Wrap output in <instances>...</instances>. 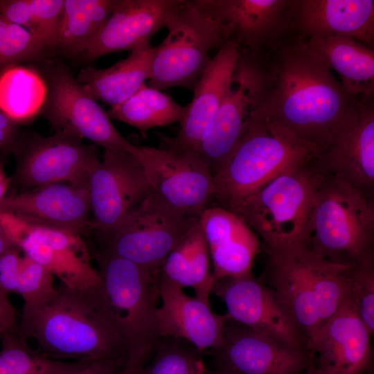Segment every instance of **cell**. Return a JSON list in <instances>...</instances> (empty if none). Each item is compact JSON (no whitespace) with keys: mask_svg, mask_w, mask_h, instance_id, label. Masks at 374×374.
<instances>
[{"mask_svg":"<svg viewBox=\"0 0 374 374\" xmlns=\"http://www.w3.org/2000/svg\"><path fill=\"white\" fill-rule=\"evenodd\" d=\"M252 54L260 83V103L253 119L277 122L319 155L353 97L307 39L290 28L273 44Z\"/></svg>","mask_w":374,"mask_h":374,"instance_id":"1","label":"cell"},{"mask_svg":"<svg viewBox=\"0 0 374 374\" xmlns=\"http://www.w3.org/2000/svg\"><path fill=\"white\" fill-rule=\"evenodd\" d=\"M20 326L22 338L48 358L124 362L122 341L102 312L95 289L78 291L60 284L46 301L23 306Z\"/></svg>","mask_w":374,"mask_h":374,"instance_id":"2","label":"cell"},{"mask_svg":"<svg viewBox=\"0 0 374 374\" xmlns=\"http://www.w3.org/2000/svg\"><path fill=\"white\" fill-rule=\"evenodd\" d=\"M265 251L261 280L309 343L349 299L355 267L304 245Z\"/></svg>","mask_w":374,"mask_h":374,"instance_id":"3","label":"cell"},{"mask_svg":"<svg viewBox=\"0 0 374 374\" xmlns=\"http://www.w3.org/2000/svg\"><path fill=\"white\" fill-rule=\"evenodd\" d=\"M305 246L331 262L353 267L374 264L373 195L326 174Z\"/></svg>","mask_w":374,"mask_h":374,"instance_id":"4","label":"cell"},{"mask_svg":"<svg viewBox=\"0 0 374 374\" xmlns=\"http://www.w3.org/2000/svg\"><path fill=\"white\" fill-rule=\"evenodd\" d=\"M325 175L315 157L285 170L229 209L248 224L265 250L305 246Z\"/></svg>","mask_w":374,"mask_h":374,"instance_id":"5","label":"cell"},{"mask_svg":"<svg viewBox=\"0 0 374 374\" xmlns=\"http://www.w3.org/2000/svg\"><path fill=\"white\" fill-rule=\"evenodd\" d=\"M317 156L312 147L277 122L253 119L213 174V198L229 208L285 170Z\"/></svg>","mask_w":374,"mask_h":374,"instance_id":"6","label":"cell"},{"mask_svg":"<svg viewBox=\"0 0 374 374\" xmlns=\"http://www.w3.org/2000/svg\"><path fill=\"white\" fill-rule=\"evenodd\" d=\"M96 258L101 281L95 296L122 341L124 361L147 362L160 339L154 297L158 274L106 252Z\"/></svg>","mask_w":374,"mask_h":374,"instance_id":"7","label":"cell"},{"mask_svg":"<svg viewBox=\"0 0 374 374\" xmlns=\"http://www.w3.org/2000/svg\"><path fill=\"white\" fill-rule=\"evenodd\" d=\"M168 35L154 48L148 86L174 87L193 92L211 58L210 51L223 44L217 23L194 0H183L169 17Z\"/></svg>","mask_w":374,"mask_h":374,"instance_id":"8","label":"cell"},{"mask_svg":"<svg viewBox=\"0 0 374 374\" xmlns=\"http://www.w3.org/2000/svg\"><path fill=\"white\" fill-rule=\"evenodd\" d=\"M12 153L17 166L11 181L22 191L55 183L88 188L90 173L100 160L97 145L62 130L48 136L24 131Z\"/></svg>","mask_w":374,"mask_h":374,"instance_id":"9","label":"cell"},{"mask_svg":"<svg viewBox=\"0 0 374 374\" xmlns=\"http://www.w3.org/2000/svg\"><path fill=\"white\" fill-rule=\"evenodd\" d=\"M199 217H188L153 191L129 211L104 252L158 274L166 256Z\"/></svg>","mask_w":374,"mask_h":374,"instance_id":"10","label":"cell"},{"mask_svg":"<svg viewBox=\"0 0 374 374\" xmlns=\"http://www.w3.org/2000/svg\"><path fill=\"white\" fill-rule=\"evenodd\" d=\"M42 75L48 84V96L42 113L55 130L69 131L105 150H123L137 157L139 146L121 135L107 112L66 66L61 63L48 64Z\"/></svg>","mask_w":374,"mask_h":374,"instance_id":"11","label":"cell"},{"mask_svg":"<svg viewBox=\"0 0 374 374\" xmlns=\"http://www.w3.org/2000/svg\"><path fill=\"white\" fill-rule=\"evenodd\" d=\"M0 223L24 254L49 269L61 284L74 290L98 287L100 276L81 235L28 223L0 211Z\"/></svg>","mask_w":374,"mask_h":374,"instance_id":"12","label":"cell"},{"mask_svg":"<svg viewBox=\"0 0 374 374\" xmlns=\"http://www.w3.org/2000/svg\"><path fill=\"white\" fill-rule=\"evenodd\" d=\"M88 190L91 229L105 237L152 192L139 159L116 150H105L102 160L90 173Z\"/></svg>","mask_w":374,"mask_h":374,"instance_id":"13","label":"cell"},{"mask_svg":"<svg viewBox=\"0 0 374 374\" xmlns=\"http://www.w3.org/2000/svg\"><path fill=\"white\" fill-rule=\"evenodd\" d=\"M139 159L152 191L188 217H199L213 197V175L191 152L139 146Z\"/></svg>","mask_w":374,"mask_h":374,"instance_id":"14","label":"cell"},{"mask_svg":"<svg viewBox=\"0 0 374 374\" xmlns=\"http://www.w3.org/2000/svg\"><path fill=\"white\" fill-rule=\"evenodd\" d=\"M374 96H355L326 148L316 157L322 170L373 195Z\"/></svg>","mask_w":374,"mask_h":374,"instance_id":"15","label":"cell"},{"mask_svg":"<svg viewBox=\"0 0 374 374\" xmlns=\"http://www.w3.org/2000/svg\"><path fill=\"white\" fill-rule=\"evenodd\" d=\"M260 97V77L255 57L251 53L240 51L225 98L207 136L195 152L206 163L212 175L248 129Z\"/></svg>","mask_w":374,"mask_h":374,"instance_id":"16","label":"cell"},{"mask_svg":"<svg viewBox=\"0 0 374 374\" xmlns=\"http://www.w3.org/2000/svg\"><path fill=\"white\" fill-rule=\"evenodd\" d=\"M217 23L223 43L257 53L289 29L290 0H194Z\"/></svg>","mask_w":374,"mask_h":374,"instance_id":"17","label":"cell"},{"mask_svg":"<svg viewBox=\"0 0 374 374\" xmlns=\"http://www.w3.org/2000/svg\"><path fill=\"white\" fill-rule=\"evenodd\" d=\"M212 292L224 303L229 318L286 344L308 349V341L261 279L252 274L218 279Z\"/></svg>","mask_w":374,"mask_h":374,"instance_id":"18","label":"cell"},{"mask_svg":"<svg viewBox=\"0 0 374 374\" xmlns=\"http://www.w3.org/2000/svg\"><path fill=\"white\" fill-rule=\"evenodd\" d=\"M371 336L349 298L309 341L310 366L317 374H371Z\"/></svg>","mask_w":374,"mask_h":374,"instance_id":"19","label":"cell"},{"mask_svg":"<svg viewBox=\"0 0 374 374\" xmlns=\"http://www.w3.org/2000/svg\"><path fill=\"white\" fill-rule=\"evenodd\" d=\"M239 57V49L234 43L222 44L197 80L179 132L173 137L157 133L161 148L179 152L197 151L225 98Z\"/></svg>","mask_w":374,"mask_h":374,"instance_id":"20","label":"cell"},{"mask_svg":"<svg viewBox=\"0 0 374 374\" xmlns=\"http://www.w3.org/2000/svg\"><path fill=\"white\" fill-rule=\"evenodd\" d=\"M213 352L240 374H302L311 364L308 349L286 344L231 319L222 346Z\"/></svg>","mask_w":374,"mask_h":374,"instance_id":"21","label":"cell"},{"mask_svg":"<svg viewBox=\"0 0 374 374\" xmlns=\"http://www.w3.org/2000/svg\"><path fill=\"white\" fill-rule=\"evenodd\" d=\"M161 305L157 308V329L161 338L187 341L199 353L218 350L223 344L224 331L230 319L227 314L214 312L209 299L190 296L183 290L157 276Z\"/></svg>","mask_w":374,"mask_h":374,"instance_id":"22","label":"cell"},{"mask_svg":"<svg viewBox=\"0 0 374 374\" xmlns=\"http://www.w3.org/2000/svg\"><path fill=\"white\" fill-rule=\"evenodd\" d=\"M0 211L28 223L71 231L81 235L91 229L87 187L55 183L6 195Z\"/></svg>","mask_w":374,"mask_h":374,"instance_id":"23","label":"cell"},{"mask_svg":"<svg viewBox=\"0 0 374 374\" xmlns=\"http://www.w3.org/2000/svg\"><path fill=\"white\" fill-rule=\"evenodd\" d=\"M288 21L306 38L344 35L374 49L373 0H290Z\"/></svg>","mask_w":374,"mask_h":374,"instance_id":"24","label":"cell"},{"mask_svg":"<svg viewBox=\"0 0 374 374\" xmlns=\"http://www.w3.org/2000/svg\"><path fill=\"white\" fill-rule=\"evenodd\" d=\"M183 0H117L107 23L82 55L87 61L150 46Z\"/></svg>","mask_w":374,"mask_h":374,"instance_id":"25","label":"cell"},{"mask_svg":"<svg viewBox=\"0 0 374 374\" xmlns=\"http://www.w3.org/2000/svg\"><path fill=\"white\" fill-rule=\"evenodd\" d=\"M215 280L251 274L260 241L248 224L231 210L206 208L199 217Z\"/></svg>","mask_w":374,"mask_h":374,"instance_id":"26","label":"cell"},{"mask_svg":"<svg viewBox=\"0 0 374 374\" xmlns=\"http://www.w3.org/2000/svg\"><path fill=\"white\" fill-rule=\"evenodd\" d=\"M153 51L150 46L132 50L125 59L104 69L88 66L79 71L75 79L94 100L114 107L149 80Z\"/></svg>","mask_w":374,"mask_h":374,"instance_id":"27","label":"cell"},{"mask_svg":"<svg viewBox=\"0 0 374 374\" xmlns=\"http://www.w3.org/2000/svg\"><path fill=\"white\" fill-rule=\"evenodd\" d=\"M306 39L337 72L349 96H374V49L344 35Z\"/></svg>","mask_w":374,"mask_h":374,"instance_id":"28","label":"cell"},{"mask_svg":"<svg viewBox=\"0 0 374 374\" xmlns=\"http://www.w3.org/2000/svg\"><path fill=\"white\" fill-rule=\"evenodd\" d=\"M206 238L199 220L181 237L166 256L158 274L195 296L209 299L215 278Z\"/></svg>","mask_w":374,"mask_h":374,"instance_id":"29","label":"cell"},{"mask_svg":"<svg viewBox=\"0 0 374 374\" xmlns=\"http://www.w3.org/2000/svg\"><path fill=\"white\" fill-rule=\"evenodd\" d=\"M117 0H64L55 48L64 55H82L103 29Z\"/></svg>","mask_w":374,"mask_h":374,"instance_id":"30","label":"cell"},{"mask_svg":"<svg viewBox=\"0 0 374 374\" xmlns=\"http://www.w3.org/2000/svg\"><path fill=\"white\" fill-rule=\"evenodd\" d=\"M48 87L37 70L15 65L0 73V112L20 125L42 113Z\"/></svg>","mask_w":374,"mask_h":374,"instance_id":"31","label":"cell"},{"mask_svg":"<svg viewBox=\"0 0 374 374\" xmlns=\"http://www.w3.org/2000/svg\"><path fill=\"white\" fill-rule=\"evenodd\" d=\"M188 105L176 103L171 96L144 84L121 103L111 107L110 118L137 128L145 138L148 130L180 123Z\"/></svg>","mask_w":374,"mask_h":374,"instance_id":"32","label":"cell"},{"mask_svg":"<svg viewBox=\"0 0 374 374\" xmlns=\"http://www.w3.org/2000/svg\"><path fill=\"white\" fill-rule=\"evenodd\" d=\"M0 374H60L80 362H65L48 358L33 350L13 330L0 335Z\"/></svg>","mask_w":374,"mask_h":374,"instance_id":"33","label":"cell"},{"mask_svg":"<svg viewBox=\"0 0 374 374\" xmlns=\"http://www.w3.org/2000/svg\"><path fill=\"white\" fill-rule=\"evenodd\" d=\"M181 340L161 338L150 362L140 374H197L204 363L196 349H188Z\"/></svg>","mask_w":374,"mask_h":374,"instance_id":"34","label":"cell"},{"mask_svg":"<svg viewBox=\"0 0 374 374\" xmlns=\"http://www.w3.org/2000/svg\"><path fill=\"white\" fill-rule=\"evenodd\" d=\"M44 53L30 32L0 15V73L25 62L40 60Z\"/></svg>","mask_w":374,"mask_h":374,"instance_id":"35","label":"cell"},{"mask_svg":"<svg viewBox=\"0 0 374 374\" xmlns=\"http://www.w3.org/2000/svg\"><path fill=\"white\" fill-rule=\"evenodd\" d=\"M54 277L49 269L24 254L15 293L25 306L40 304L55 293Z\"/></svg>","mask_w":374,"mask_h":374,"instance_id":"36","label":"cell"},{"mask_svg":"<svg viewBox=\"0 0 374 374\" xmlns=\"http://www.w3.org/2000/svg\"><path fill=\"white\" fill-rule=\"evenodd\" d=\"M35 27L34 38L46 52L55 48L64 0H29Z\"/></svg>","mask_w":374,"mask_h":374,"instance_id":"37","label":"cell"},{"mask_svg":"<svg viewBox=\"0 0 374 374\" xmlns=\"http://www.w3.org/2000/svg\"><path fill=\"white\" fill-rule=\"evenodd\" d=\"M350 299L370 333H374V264L355 267Z\"/></svg>","mask_w":374,"mask_h":374,"instance_id":"38","label":"cell"},{"mask_svg":"<svg viewBox=\"0 0 374 374\" xmlns=\"http://www.w3.org/2000/svg\"><path fill=\"white\" fill-rule=\"evenodd\" d=\"M15 247L0 256V289L6 293L15 292L23 256Z\"/></svg>","mask_w":374,"mask_h":374,"instance_id":"39","label":"cell"},{"mask_svg":"<svg viewBox=\"0 0 374 374\" xmlns=\"http://www.w3.org/2000/svg\"><path fill=\"white\" fill-rule=\"evenodd\" d=\"M0 15L34 35L33 12L29 0H0Z\"/></svg>","mask_w":374,"mask_h":374,"instance_id":"40","label":"cell"},{"mask_svg":"<svg viewBox=\"0 0 374 374\" xmlns=\"http://www.w3.org/2000/svg\"><path fill=\"white\" fill-rule=\"evenodd\" d=\"M19 134V125L0 112V152L3 154L12 153Z\"/></svg>","mask_w":374,"mask_h":374,"instance_id":"41","label":"cell"},{"mask_svg":"<svg viewBox=\"0 0 374 374\" xmlns=\"http://www.w3.org/2000/svg\"><path fill=\"white\" fill-rule=\"evenodd\" d=\"M122 366L121 363L109 361L80 362L60 374H115Z\"/></svg>","mask_w":374,"mask_h":374,"instance_id":"42","label":"cell"},{"mask_svg":"<svg viewBox=\"0 0 374 374\" xmlns=\"http://www.w3.org/2000/svg\"><path fill=\"white\" fill-rule=\"evenodd\" d=\"M15 324V311L8 294L0 289V335L13 330Z\"/></svg>","mask_w":374,"mask_h":374,"instance_id":"43","label":"cell"},{"mask_svg":"<svg viewBox=\"0 0 374 374\" xmlns=\"http://www.w3.org/2000/svg\"><path fill=\"white\" fill-rule=\"evenodd\" d=\"M145 364L139 360H125L115 374H140Z\"/></svg>","mask_w":374,"mask_h":374,"instance_id":"44","label":"cell"},{"mask_svg":"<svg viewBox=\"0 0 374 374\" xmlns=\"http://www.w3.org/2000/svg\"><path fill=\"white\" fill-rule=\"evenodd\" d=\"M15 247L17 246L13 243L0 223V256Z\"/></svg>","mask_w":374,"mask_h":374,"instance_id":"45","label":"cell"},{"mask_svg":"<svg viewBox=\"0 0 374 374\" xmlns=\"http://www.w3.org/2000/svg\"><path fill=\"white\" fill-rule=\"evenodd\" d=\"M213 374H240L220 358L215 357Z\"/></svg>","mask_w":374,"mask_h":374,"instance_id":"46","label":"cell"},{"mask_svg":"<svg viewBox=\"0 0 374 374\" xmlns=\"http://www.w3.org/2000/svg\"><path fill=\"white\" fill-rule=\"evenodd\" d=\"M9 183V179L4 172L3 163L0 159V202L6 195Z\"/></svg>","mask_w":374,"mask_h":374,"instance_id":"47","label":"cell"},{"mask_svg":"<svg viewBox=\"0 0 374 374\" xmlns=\"http://www.w3.org/2000/svg\"><path fill=\"white\" fill-rule=\"evenodd\" d=\"M205 373H206V368H205L204 364L203 363L199 367L197 374H205Z\"/></svg>","mask_w":374,"mask_h":374,"instance_id":"48","label":"cell"},{"mask_svg":"<svg viewBox=\"0 0 374 374\" xmlns=\"http://www.w3.org/2000/svg\"><path fill=\"white\" fill-rule=\"evenodd\" d=\"M303 374H317V373L313 370L312 366L310 365V366L307 368V370L304 372Z\"/></svg>","mask_w":374,"mask_h":374,"instance_id":"49","label":"cell"}]
</instances>
